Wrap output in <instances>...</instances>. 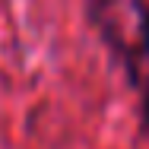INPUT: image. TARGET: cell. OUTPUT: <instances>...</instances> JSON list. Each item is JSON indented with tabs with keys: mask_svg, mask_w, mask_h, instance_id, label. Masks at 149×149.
<instances>
[{
	"mask_svg": "<svg viewBox=\"0 0 149 149\" xmlns=\"http://www.w3.org/2000/svg\"><path fill=\"white\" fill-rule=\"evenodd\" d=\"M130 83L140 89V133L149 136V0H136L133 45L120 51Z\"/></svg>",
	"mask_w": 149,
	"mask_h": 149,
	"instance_id": "1",
	"label": "cell"
}]
</instances>
